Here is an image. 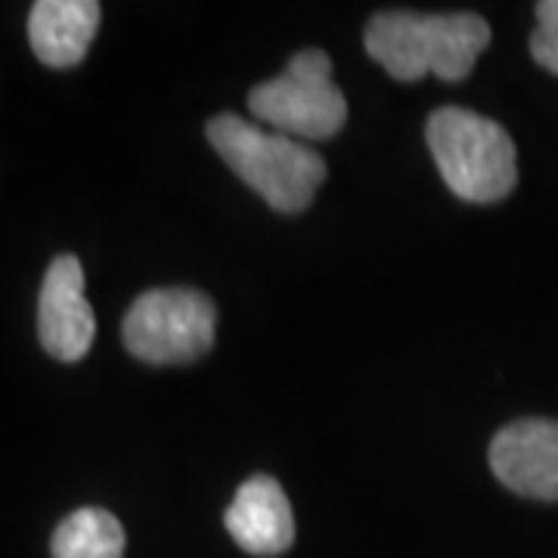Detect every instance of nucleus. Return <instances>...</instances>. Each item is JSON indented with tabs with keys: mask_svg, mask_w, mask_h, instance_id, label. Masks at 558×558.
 <instances>
[{
	"mask_svg": "<svg viewBox=\"0 0 558 558\" xmlns=\"http://www.w3.org/2000/svg\"><path fill=\"white\" fill-rule=\"evenodd\" d=\"M100 3L94 0H38L28 16L35 57L50 69L78 65L100 28Z\"/></svg>",
	"mask_w": 558,
	"mask_h": 558,
	"instance_id": "nucleus-9",
	"label": "nucleus"
},
{
	"mask_svg": "<svg viewBox=\"0 0 558 558\" xmlns=\"http://www.w3.org/2000/svg\"><path fill=\"white\" fill-rule=\"evenodd\" d=\"M490 469L512 494L558 502V422L519 418L490 444Z\"/></svg>",
	"mask_w": 558,
	"mask_h": 558,
	"instance_id": "nucleus-7",
	"label": "nucleus"
},
{
	"mask_svg": "<svg viewBox=\"0 0 558 558\" xmlns=\"http://www.w3.org/2000/svg\"><path fill=\"white\" fill-rule=\"evenodd\" d=\"M208 140L242 183H248L270 208L286 215L304 211L326 180V161L301 140L260 131L233 112L208 121Z\"/></svg>",
	"mask_w": 558,
	"mask_h": 558,
	"instance_id": "nucleus-2",
	"label": "nucleus"
},
{
	"mask_svg": "<svg viewBox=\"0 0 558 558\" xmlns=\"http://www.w3.org/2000/svg\"><path fill=\"white\" fill-rule=\"evenodd\" d=\"M425 140L440 178L459 199L490 205L506 199L519 183V159L509 131L472 109L444 106L432 112Z\"/></svg>",
	"mask_w": 558,
	"mask_h": 558,
	"instance_id": "nucleus-3",
	"label": "nucleus"
},
{
	"mask_svg": "<svg viewBox=\"0 0 558 558\" xmlns=\"http://www.w3.org/2000/svg\"><path fill=\"white\" fill-rule=\"evenodd\" d=\"M366 53L398 81L438 75L462 81L490 44V25L475 13L422 16L410 10H388L366 25Z\"/></svg>",
	"mask_w": 558,
	"mask_h": 558,
	"instance_id": "nucleus-1",
	"label": "nucleus"
},
{
	"mask_svg": "<svg viewBox=\"0 0 558 558\" xmlns=\"http://www.w3.org/2000/svg\"><path fill=\"white\" fill-rule=\"evenodd\" d=\"M215 301L196 289H153L124 314L121 339L143 363L171 366L208 354L215 344Z\"/></svg>",
	"mask_w": 558,
	"mask_h": 558,
	"instance_id": "nucleus-5",
	"label": "nucleus"
},
{
	"mask_svg": "<svg viewBox=\"0 0 558 558\" xmlns=\"http://www.w3.org/2000/svg\"><path fill=\"white\" fill-rule=\"evenodd\" d=\"M38 336L44 351L62 363H78L97 336L94 307L84 299L81 260L60 255L47 267L38 299Z\"/></svg>",
	"mask_w": 558,
	"mask_h": 558,
	"instance_id": "nucleus-6",
	"label": "nucleus"
},
{
	"mask_svg": "<svg viewBox=\"0 0 558 558\" xmlns=\"http://www.w3.org/2000/svg\"><path fill=\"white\" fill-rule=\"evenodd\" d=\"M223 524L245 553L260 558L282 556L295 539L289 497L267 475H255L242 484L230 509L223 512Z\"/></svg>",
	"mask_w": 558,
	"mask_h": 558,
	"instance_id": "nucleus-8",
	"label": "nucleus"
},
{
	"mask_svg": "<svg viewBox=\"0 0 558 558\" xmlns=\"http://www.w3.org/2000/svg\"><path fill=\"white\" fill-rule=\"evenodd\" d=\"M53 558H124V527L106 509H78L53 531Z\"/></svg>",
	"mask_w": 558,
	"mask_h": 558,
	"instance_id": "nucleus-10",
	"label": "nucleus"
},
{
	"mask_svg": "<svg viewBox=\"0 0 558 558\" xmlns=\"http://www.w3.org/2000/svg\"><path fill=\"white\" fill-rule=\"evenodd\" d=\"M248 109L292 140H329L348 121V102L332 81V60L323 50H301L282 75L252 87Z\"/></svg>",
	"mask_w": 558,
	"mask_h": 558,
	"instance_id": "nucleus-4",
	"label": "nucleus"
},
{
	"mask_svg": "<svg viewBox=\"0 0 558 558\" xmlns=\"http://www.w3.org/2000/svg\"><path fill=\"white\" fill-rule=\"evenodd\" d=\"M531 57L546 72L558 75V0L537 3V28L531 35Z\"/></svg>",
	"mask_w": 558,
	"mask_h": 558,
	"instance_id": "nucleus-11",
	"label": "nucleus"
}]
</instances>
